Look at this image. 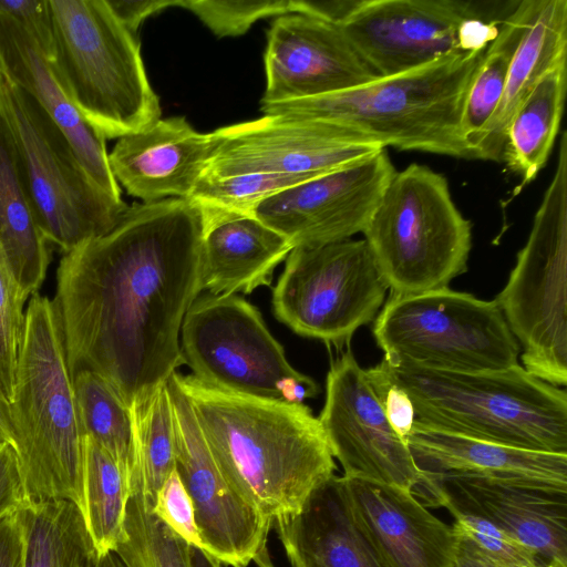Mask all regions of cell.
I'll return each instance as SVG.
<instances>
[{"label": "cell", "instance_id": "obj_1", "mask_svg": "<svg viewBox=\"0 0 567 567\" xmlns=\"http://www.w3.org/2000/svg\"><path fill=\"white\" fill-rule=\"evenodd\" d=\"M203 224L185 198L127 206L106 233L64 252L53 300L73 378L107 379L131 405L176 368L184 317L198 298Z\"/></svg>", "mask_w": 567, "mask_h": 567}, {"label": "cell", "instance_id": "obj_2", "mask_svg": "<svg viewBox=\"0 0 567 567\" xmlns=\"http://www.w3.org/2000/svg\"><path fill=\"white\" fill-rule=\"evenodd\" d=\"M227 483L272 522L298 512L334 475L321 425L302 404L224 392L173 373Z\"/></svg>", "mask_w": 567, "mask_h": 567}, {"label": "cell", "instance_id": "obj_3", "mask_svg": "<svg viewBox=\"0 0 567 567\" xmlns=\"http://www.w3.org/2000/svg\"><path fill=\"white\" fill-rule=\"evenodd\" d=\"M484 50L312 99L261 104L265 115L319 120L359 132L381 147L471 158L461 134L470 81Z\"/></svg>", "mask_w": 567, "mask_h": 567}, {"label": "cell", "instance_id": "obj_4", "mask_svg": "<svg viewBox=\"0 0 567 567\" xmlns=\"http://www.w3.org/2000/svg\"><path fill=\"white\" fill-rule=\"evenodd\" d=\"M13 445L30 502L82 511L83 433L53 300L33 295L10 400Z\"/></svg>", "mask_w": 567, "mask_h": 567}, {"label": "cell", "instance_id": "obj_5", "mask_svg": "<svg viewBox=\"0 0 567 567\" xmlns=\"http://www.w3.org/2000/svg\"><path fill=\"white\" fill-rule=\"evenodd\" d=\"M390 368L410 396L419 425L516 449L567 454L566 391L519 364L480 373Z\"/></svg>", "mask_w": 567, "mask_h": 567}, {"label": "cell", "instance_id": "obj_6", "mask_svg": "<svg viewBox=\"0 0 567 567\" xmlns=\"http://www.w3.org/2000/svg\"><path fill=\"white\" fill-rule=\"evenodd\" d=\"M53 48L49 63L82 117L105 138L140 132L161 118L159 100L136 35L106 0H49Z\"/></svg>", "mask_w": 567, "mask_h": 567}, {"label": "cell", "instance_id": "obj_7", "mask_svg": "<svg viewBox=\"0 0 567 567\" xmlns=\"http://www.w3.org/2000/svg\"><path fill=\"white\" fill-rule=\"evenodd\" d=\"M362 233L391 295L449 288L467 270L471 221L429 166L396 171Z\"/></svg>", "mask_w": 567, "mask_h": 567}, {"label": "cell", "instance_id": "obj_8", "mask_svg": "<svg viewBox=\"0 0 567 567\" xmlns=\"http://www.w3.org/2000/svg\"><path fill=\"white\" fill-rule=\"evenodd\" d=\"M0 120L51 245L64 254L115 225L127 205L93 182L56 123L1 71Z\"/></svg>", "mask_w": 567, "mask_h": 567}, {"label": "cell", "instance_id": "obj_9", "mask_svg": "<svg viewBox=\"0 0 567 567\" xmlns=\"http://www.w3.org/2000/svg\"><path fill=\"white\" fill-rule=\"evenodd\" d=\"M528 239L494 299L523 347V368L555 386L567 384V133Z\"/></svg>", "mask_w": 567, "mask_h": 567}, {"label": "cell", "instance_id": "obj_10", "mask_svg": "<svg viewBox=\"0 0 567 567\" xmlns=\"http://www.w3.org/2000/svg\"><path fill=\"white\" fill-rule=\"evenodd\" d=\"M372 331L392 367L480 373L518 364L519 344L495 300L449 288L391 295Z\"/></svg>", "mask_w": 567, "mask_h": 567}, {"label": "cell", "instance_id": "obj_11", "mask_svg": "<svg viewBox=\"0 0 567 567\" xmlns=\"http://www.w3.org/2000/svg\"><path fill=\"white\" fill-rule=\"evenodd\" d=\"M389 287L364 239L291 249L272 289L275 317L338 349L379 312Z\"/></svg>", "mask_w": 567, "mask_h": 567}, {"label": "cell", "instance_id": "obj_12", "mask_svg": "<svg viewBox=\"0 0 567 567\" xmlns=\"http://www.w3.org/2000/svg\"><path fill=\"white\" fill-rule=\"evenodd\" d=\"M501 22L467 1L362 0L351 1L338 24L368 66L388 78L484 50Z\"/></svg>", "mask_w": 567, "mask_h": 567}, {"label": "cell", "instance_id": "obj_13", "mask_svg": "<svg viewBox=\"0 0 567 567\" xmlns=\"http://www.w3.org/2000/svg\"><path fill=\"white\" fill-rule=\"evenodd\" d=\"M181 350L200 382L240 396L285 402L284 381L302 375L258 309L236 295L198 297L184 317Z\"/></svg>", "mask_w": 567, "mask_h": 567}, {"label": "cell", "instance_id": "obj_14", "mask_svg": "<svg viewBox=\"0 0 567 567\" xmlns=\"http://www.w3.org/2000/svg\"><path fill=\"white\" fill-rule=\"evenodd\" d=\"M318 421L333 458L342 466V476L413 493L421 484L423 474L408 443L392 429L367 370L350 348L331 361Z\"/></svg>", "mask_w": 567, "mask_h": 567}, {"label": "cell", "instance_id": "obj_15", "mask_svg": "<svg viewBox=\"0 0 567 567\" xmlns=\"http://www.w3.org/2000/svg\"><path fill=\"white\" fill-rule=\"evenodd\" d=\"M166 385L173 413L175 471L193 501L203 549L220 564L247 567L266 554L274 522L227 483L173 374Z\"/></svg>", "mask_w": 567, "mask_h": 567}, {"label": "cell", "instance_id": "obj_16", "mask_svg": "<svg viewBox=\"0 0 567 567\" xmlns=\"http://www.w3.org/2000/svg\"><path fill=\"white\" fill-rule=\"evenodd\" d=\"M217 144L203 177L252 173L319 176L383 150L351 128L319 120L265 115L214 131Z\"/></svg>", "mask_w": 567, "mask_h": 567}, {"label": "cell", "instance_id": "obj_17", "mask_svg": "<svg viewBox=\"0 0 567 567\" xmlns=\"http://www.w3.org/2000/svg\"><path fill=\"white\" fill-rule=\"evenodd\" d=\"M395 172L383 148L267 197L252 216L292 249L343 241L363 231Z\"/></svg>", "mask_w": 567, "mask_h": 567}, {"label": "cell", "instance_id": "obj_18", "mask_svg": "<svg viewBox=\"0 0 567 567\" xmlns=\"http://www.w3.org/2000/svg\"><path fill=\"white\" fill-rule=\"evenodd\" d=\"M261 104L346 91L378 75L336 22L301 13L276 17L267 31Z\"/></svg>", "mask_w": 567, "mask_h": 567}, {"label": "cell", "instance_id": "obj_19", "mask_svg": "<svg viewBox=\"0 0 567 567\" xmlns=\"http://www.w3.org/2000/svg\"><path fill=\"white\" fill-rule=\"evenodd\" d=\"M358 529L385 567H454L458 535L412 491L339 476Z\"/></svg>", "mask_w": 567, "mask_h": 567}, {"label": "cell", "instance_id": "obj_20", "mask_svg": "<svg viewBox=\"0 0 567 567\" xmlns=\"http://www.w3.org/2000/svg\"><path fill=\"white\" fill-rule=\"evenodd\" d=\"M214 132L196 131L185 117L159 118L117 138L109 165L118 186L144 203L188 199L214 154Z\"/></svg>", "mask_w": 567, "mask_h": 567}, {"label": "cell", "instance_id": "obj_21", "mask_svg": "<svg viewBox=\"0 0 567 567\" xmlns=\"http://www.w3.org/2000/svg\"><path fill=\"white\" fill-rule=\"evenodd\" d=\"M406 443L423 480L478 478L567 494V454L499 445L416 423Z\"/></svg>", "mask_w": 567, "mask_h": 567}, {"label": "cell", "instance_id": "obj_22", "mask_svg": "<svg viewBox=\"0 0 567 567\" xmlns=\"http://www.w3.org/2000/svg\"><path fill=\"white\" fill-rule=\"evenodd\" d=\"M501 527L547 567H567V494L478 478L423 480Z\"/></svg>", "mask_w": 567, "mask_h": 567}, {"label": "cell", "instance_id": "obj_23", "mask_svg": "<svg viewBox=\"0 0 567 567\" xmlns=\"http://www.w3.org/2000/svg\"><path fill=\"white\" fill-rule=\"evenodd\" d=\"M0 71L56 123L93 182L114 199L123 200L109 165L106 138L72 104L37 43L3 13H0Z\"/></svg>", "mask_w": 567, "mask_h": 567}, {"label": "cell", "instance_id": "obj_24", "mask_svg": "<svg viewBox=\"0 0 567 567\" xmlns=\"http://www.w3.org/2000/svg\"><path fill=\"white\" fill-rule=\"evenodd\" d=\"M274 525L291 567H385L352 520L336 474Z\"/></svg>", "mask_w": 567, "mask_h": 567}, {"label": "cell", "instance_id": "obj_25", "mask_svg": "<svg viewBox=\"0 0 567 567\" xmlns=\"http://www.w3.org/2000/svg\"><path fill=\"white\" fill-rule=\"evenodd\" d=\"M291 249L282 235L252 215L207 226L200 247L202 290L236 295L270 286L276 266Z\"/></svg>", "mask_w": 567, "mask_h": 567}, {"label": "cell", "instance_id": "obj_26", "mask_svg": "<svg viewBox=\"0 0 567 567\" xmlns=\"http://www.w3.org/2000/svg\"><path fill=\"white\" fill-rule=\"evenodd\" d=\"M567 58V0H535L512 59L502 100L482 131L473 158H503L509 120L539 80Z\"/></svg>", "mask_w": 567, "mask_h": 567}, {"label": "cell", "instance_id": "obj_27", "mask_svg": "<svg viewBox=\"0 0 567 567\" xmlns=\"http://www.w3.org/2000/svg\"><path fill=\"white\" fill-rule=\"evenodd\" d=\"M0 245L24 297L35 295L47 275L51 244L39 225L11 138L1 120Z\"/></svg>", "mask_w": 567, "mask_h": 567}, {"label": "cell", "instance_id": "obj_28", "mask_svg": "<svg viewBox=\"0 0 567 567\" xmlns=\"http://www.w3.org/2000/svg\"><path fill=\"white\" fill-rule=\"evenodd\" d=\"M566 62L539 80L508 122L503 158L522 179L516 194L535 179L553 148L565 103Z\"/></svg>", "mask_w": 567, "mask_h": 567}, {"label": "cell", "instance_id": "obj_29", "mask_svg": "<svg viewBox=\"0 0 567 567\" xmlns=\"http://www.w3.org/2000/svg\"><path fill=\"white\" fill-rule=\"evenodd\" d=\"M24 567H97L100 555L81 508L68 499L30 502L17 511Z\"/></svg>", "mask_w": 567, "mask_h": 567}, {"label": "cell", "instance_id": "obj_30", "mask_svg": "<svg viewBox=\"0 0 567 567\" xmlns=\"http://www.w3.org/2000/svg\"><path fill=\"white\" fill-rule=\"evenodd\" d=\"M535 0H523L502 20L470 81L461 114V134L471 153L495 113L506 85L514 53L528 24Z\"/></svg>", "mask_w": 567, "mask_h": 567}, {"label": "cell", "instance_id": "obj_31", "mask_svg": "<svg viewBox=\"0 0 567 567\" xmlns=\"http://www.w3.org/2000/svg\"><path fill=\"white\" fill-rule=\"evenodd\" d=\"M128 497L127 474L103 446L84 436L82 513L100 556L115 550Z\"/></svg>", "mask_w": 567, "mask_h": 567}, {"label": "cell", "instance_id": "obj_32", "mask_svg": "<svg viewBox=\"0 0 567 567\" xmlns=\"http://www.w3.org/2000/svg\"><path fill=\"white\" fill-rule=\"evenodd\" d=\"M72 380L83 436L103 446L131 478L135 464L131 408L117 389L94 371L82 370Z\"/></svg>", "mask_w": 567, "mask_h": 567}, {"label": "cell", "instance_id": "obj_33", "mask_svg": "<svg viewBox=\"0 0 567 567\" xmlns=\"http://www.w3.org/2000/svg\"><path fill=\"white\" fill-rule=\"evenodd\" d=\"M136 475L153 509L157 494L175 470L173 413L166 382L131 405Z\"/></svg>", "mask_w": 567, "mask_h": 567}, {"label": "cell", "instance_id": "obj_34", "mask_svg": "<svg viewBox=\"0 0 567 567\" xmlns=\"http://www.w3.org/2000/svg\"><path fill=\"white\" fill-rule=\"evenodd\" d=\"M114 553L126 567H190V545L153 513L136 475Z\"/></svg>", "mask_w": 567, "mask_h": 567}, {"label": "cell", "instance_id": "obj_35", "mask_svg": "<svg viewBox=\"0 0 567 567\" xmlns=\"http://www.w3.org/2000/svg\"><path fill=\"white\" fill-rule=\"evenodd\" d=\"M313 177L317 176L288 173L203 177L187 200L198 209L205 228L228 218L251 216L267 197Z\"/></svg>", "mask_w": 567, "mask_h": 567}, {"label": "cell", "instance_id": "obj_36", "mask_svg": "<svg viewBox=\"0 0 567 567\" xmlns=\"http://www.w3.org/2000/svg\"><path fill=\"white\" fill-rule=\"evenodd\" d=\"M415 496L429 507H444L454 518L455 532L502 567H547L535 554L501 527L439 488L419 491Z\"/></svg>", "mask_w": 567, "mask_h": 567}, {"label": "cell", "instance_id": "obj_37", "mask_svg": "<svg viewBox=\"0 0 567 567\" xmlns=\"http://www.w3.org/2000/svg\"><path fill=\"white\" fill-rule=\"evenodd\" d=\"M219 38L237 37L258 20L295 13L293 0H177Z\"/></svg>", "mask_w": 567, "mask_h": 567}, {"label": "cell", "instance_id": "obj_38", "mask_svg": "<svg viewBox=\"0 0 567 567\" xmlns=\"http://www.w3.org/2000/svg\"><path fill=\"white\" fill-rule=\"evenodd\" d=\"M27 297L17 284L0 245V389L10 403L24 334Z\"/></svg>", "mask_w": 567, "mask_h": 567}, {"label": "cell", "instance_id": "obj_39", "mask_svg": "<svg viewBox=\"0 0 567 567\" xmlns=\"http://www.w3.org/2000/svg\"><path fill=\"white\" fill-rule=\"evenodd\" d=\"M152 511L190 546L203 548L193 501L175 470L159 489Z\"/></svg>", "mask_w": 567, "mask_h": 567}, {"label": "cell", "instance_id": "obj_40", "mask_svg": "<svg viewBox=\"0 0 567 567\" xmlns=\"http://www.w3.org/2000/svg\"><path fill=\"white\" fill-rule=\"evenodd\" d=\"M370 383L382 405L384 414L396 434L406 442L415 423L412 401L396 383L389 363L383 359L367 370Z\"/></svg>", "mask_w": 567, "mask_h": 567}, {"label": "cell", "instance_id": "obj_41", "mask_svg": "<svg viewBox=\"0 0 567 567\" xmlns=\"http://www.w3.org/2000/svg\"><path fill=\"white\" fill-rule=\"evenodd\" d=\"M3 13L24 29L40 51L50 60L53 48V27L49 0H0Z\"/></svg>", "mask_w": 567, "mask_h": 567}, {"label": "cell", "instance_id": "obj_42", "mask_svg": "<svg viewBox=\"0 0 567 567\" xmlns=\"http://www.w3.org/2000/svg\"><path fill=\"white\" fill-rule=\"evenodd\" d=\"M29 503L18 452L12 443H0V517Z\"/></svg>", "mask_w": 567, "mask_h": 567}, {"label": "cell", "instance_id": "obj_43", "mask_svg": "<svg viewBox=\"0 0 567 567\" xmlns=\"http://www.w3.org/2000/svg\"><path fill=\"white\" fill-rule=\"evenodd\" d=\"M106 3L121 24L136 35L145 19L168 7H176L177 0H106Z\"/></svg>", "mask_w": 567, "mask_h": 567}, {"label": "cell", "instance_id": "obj_44", "mask_svg": "<svg viewBox=\"0 0 567 567\" xmlns=\"http://www.w3.org/2000/svg\"><path fill=\"white\" fill-rule=\"evenodd\" d=\"M0 567H24V545L17 512L0 517Z\"/></svg>", "mask_w": 567, "mask_h": 567}, {"label": "cell", "instance_id": "obj_45", "mask_svg": "<svg viewBox=\"0 0 567 567\" xmlns=\"http://www.w3.org/2000/svg\"><path fill=\"white\" fill-rule=\"evenodd\" d=\"M320 389L310 377L302 374L284 381L281 394L287 403L302 404L305 400L316 398Z\"/></svg>", "mask_w": 567, "mask_h": 567}, {"label": "cell", "instance_id": "obj_46", "mask_svg": "<svg viewBox=\"0 0 567 567\" xmlns=\"http://www.w3.org/2000/svg\"><path fill=\"white\" fill-rule=\"evenodd\" d=\"M454 567H502V566L495 564L489 558H487L467 538L458 535V545H457Z\"/></svg>", "mask_w": 567, "mask_h": 567}, {"label": "cell", "instance_id": "obj_47", "mask_svg": "<svg viewBox=\"0 0 567 567\" xmlns=\"http://www.w3.org/2000/svg\"><path fill=\"white\" fill-rule=\"evenodd\" d=\"M13 444V426L10 413V404L0 389V443Z\"/></svg>", "mask_w": 567, "mask_h": 567}, {"label": "cell", "instance_id": "obj_48", "mask_svg": "<svg viewBox=\"0 0 567 567\" xmlns=\"http://www.w3.org/2000/svg\"><path fill=\"white\" fill-rule=\"evenodd\" d=\"M190 567H220V563L205 549L190 546Z\"/></svg>", "mask_w": 567, "mask_h": 567}, {"label": "cell", "instance_id": "obj_49", "mask_svg": "<svg viewBox=\"0 0 567 567\" xmlns=\"http://www.w3.org/2000/svg\"><path fill=\"white\" fill-rule=\"evenodd\" d=\"M97 567H126L114 551L100 556Z\"/></svg>", "mask_w": 567, "mask_h": 567}]
</instances>
